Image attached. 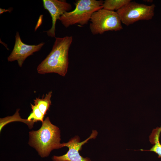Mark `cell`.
<instances>
[{"instance_id":"6da1fadb","label":"cell","mask_w":161,"mask_h":161,"mask_svg":"<svg viewBox=\"0 0 161 161\" xmlns=\"http://www.w3.org/2000/svg\"><path fill=\"white\" fill-rule=\"evenodd\" d=\"M55 38L51 51L38 66L37 70L40 74L55 73L64 76L68 70L69 51L73 37L66 36Z\"/></svg>"},{"instance_id":"7a4b0ae2","label":"cell","mask_w":161,"mask_h":161,"mask_svg":"<svg viewBox=\"0 0 161 161\" xmlns=\"http://www.w3.org/2000/svg\"><path fill=\"white\" fill-rule=\"evenodd\" d=\"M60 133L59 128L52 124L47 117L39 130L30 132L29 144L41 157H47L52 150L61 148Z\"/></svg>"},{"instance_id":"3957f363","label":"cell","mask_w":161,"mask_h":161,"mask_svg":"<svg viewBox=\"0 0 161 161\" xmlns=\"http://www.w3.org/2000/svg\"><path fill=\"white\" fill-rule=\"evenodd\" d=\"M103 2L102 0H77L75 9L64 13L59 20L66 28L75 24L84 26L90 21L93 13L103 8Z\"/></svg>"},{"instance_id":"277c9868","label":"cell","mask_w":161,"mask_h":161,"mask_svg":"<svg viewBox=\"0 0 161 161\" xmlns=\"http://www.w3.org/2000/svg\"><path fill=\"white\" fill-rule=\"evenodd\" d=\"M90 21V30L93 35L102 34L107 31H120L123 28L117 12L103 8L93 13Z\"/></svg>"},{"instance_id":"5b68a950","label":"cell","mask_w":161,"mask_h":161,"mask_svg":"<svg viewBox=\"0 0 161 161\" xmlns=\"http://www.w3.org/2000/svg\"><path fill=\"white\" fill-rule=\"evenodd\" d=\"M155 6L131 1L117 11L122 23L129 26L140 20L151 19L154 15Z\"/></svg>"},{"instance_id":"8992f818","label":"cell","mask_w":161,"mask_h":161,"mask_svg":"<svg viewBox=\"0 0 161 161\" xmlns=\"http://www.w3.org/2000/svg\"><path fill=\"white\" fill-rule=\"evenodd\" d=\"M97 134L96 130H93L89 137L83 141L80 142L79 137L77 136L71 138L66 143L61 144V148L66 146L69 149L66 153L62 156H54L52 158L53 161H91L88 157L84 158L79 154L83 145L91 139L95 138Z\"/></svg>"},{"instance_id":"52a82bcc","label":"cell","mask_w":161,"mask_h":161,"mask_svg":"<svg viewBox=\"0 0 161 161\" xmlns=\"http://www.w3.org/2000/svg\"><path fill=\"white\" fill-rule=\"evenodd\" d=\"M44 42L38 45H30L24 43L21 41L18 32L15 35V41L13 49L7 58L8 61H17L18 66L21 67L26 58L34 52L39 51L44 45Z\"/></svg>"},{"instance_id":"ba28073f","label":"cell","mask_w":161,"mask_h":161,"mask_svg":"<svg viewBox=\"0 0 161 161\" xmlns=\"http://www.w3.org/2000/svg\"><path fill=\"white\" fill-rule=\"evenodd\" d=\"M42 1L44 9L49 13L52 20L51 28L46 32L48 36L55 38L57 21L59 20L61 16L64 13L70 11L72 8V6L64 0H43Z\"/></svg>"},{"instance_id":"9c48e42d","label":"cell","mask_w":161,"mask_h":161,"mask_svg":"<svg viewBox=\"0 0 161 161\" xmlns=\"http://www.w3.org/2000/svg\"><path fill=\"white\" fill-rule=\"evenodd\" d=\"M161 133V126L153 129L149 136V140L154 145L149 150H141L154 152L158 155V158H161V144L159 141Z\"/></svg>"},{"instance_id":"30bf717a","label":"cell","mask_w":161,"mask_h":161,"mask_svg":"<svg viewBox=\"0 0 161 161\" xmlns=\"http://www.w3.org/2000/svg\"><path fill=\"white\" fill-rule=\"evenodd\" d=\"M52 94V92L50 91L46 94L45 97H43L42 98H36L34 100V105L44 116L51 105V98Z\"/></svg>"},{"instance_id":"8fae6325","label":"cell","mask_w":161,"mask_h":161,"mask_svg":"<svg viewBox=\"0 0 161 161\" xmlns=\"http://www.w3.org/2000/svg\"><path fill=\"white\" fill-rule=\"evenodd\" d=\"M131 1L130 0H106L103 1V8L112 11H117Z\"/></svg>"},{"instance_id":"7c38bea8","label":"cell","mask_w":161,"mask_h":161,"mask_svg":"<svg viewBox=\"0 0 161 161\" xmlns=\"http://www.w3.org/2000/svg\"><path fill=\"white\" fill-rule=\"evenodd\" d=\"M19 109H17L15 113L12 116H8L3 118L0 119V131L2 127L5 125L10 122L14 121H19L26 124L30 128L33 127L34 122L27 119L21 118L19 116Z\"/></svg>"},{"instance_id":"4fadbf2b","label":"cell","mask_w":161,"mask_h":161,"mask_svg":"<svg viewBox=\"0 0 161 161\" xmlns=\"http://www.w3.org/2000/svg\"><path fill=\"white\" fill-rule=\"evenodd\" d=\"M31 106L32 111L27 119L34 123L38 121H40L42 122L44 121L43 119L44 115L35 105L31 104Z\"/></svg>"},{"instance_id":"5bb4252c","label":"cell","mask_w":161,"mask_h":161,"mask_svg":"<svg viewBox=\"0 0 161 161\" xmlns=\"http://www.w3.org/2000/svg\"><path fill=\"white\" fill-rule=\"evenodd\" d=\"M13 9V8H9L8 9H2L0 8V14H1L2 13H3L4 12L8 11L10 13L12 10Z\"/></svg>"}]
</instances>
